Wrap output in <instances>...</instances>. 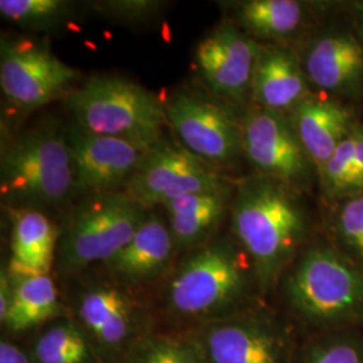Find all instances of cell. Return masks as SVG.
<instances>
[{
	"label": "cell",
	"instance_id": "1",
	"mask_svg": "<svg viewBox=\"0 0 363 363\" xmlns=\"http://www.w3.org/2000/svg\"><path fill=\"white\" fill-rule=\"evenodd\" d=\"M292 189L259 175L244 182L234 196V241L247 255L261 295L281 281L307 247L308 220Z\"/></svg>",
	"mask_w": 363,
	"mask_h": 363
},
{
	"label": "cell",
	"instance_id": "2",
	"mask_svg": "<svg viewBox=\"0 0 363 363\" xmlns=\"http://www.w3.org/2000/svg\"><path fill=\"white\" fill-rule=\"evenodd\" d=\"M280 283L308 335L363 330V269L331 242L306 247Z\"/></svg>",
	"mask_w": 363,
	"mask_h": 363
},
{
	"label": "cell",
	"instance_id": "3",
	"mask_svg": "<svg viewBox=\"0 0 363 363\" xmlns=\"http://www.w3.org/2000/svg\"><path fill=\"white\" fill-rule=\"evenodd\" d=\"M253 286L259 291L247 255L220 238L191 250L169 279L166 300L179 316L211 322L252 306Z\"/></svg>",
	"mask_w": 363,
	"mask_h": 363
},
{
	"label": "cell",
	"instance_id": "4",
	"mask_svg": "<svg viewBox=\"0 0 363 363\" xmlns=\"http://www.w3.org/2000/svg\"><path fill=\"white\" fill-rule=\"evenodd\" d=\"M0 194L13 210L55 208L74 195V171L66 130L46 120L1 154Z\"/></svg>",
	"mask_w": 363,
	"mask_h": 363
},
{
	"label": "cell",
	"instance_id": "5",
	"mask_svg": "<svg viewBox=\"0 0 363 363\" xmlns=\"http://www.w3.org/2000/svg\"><path fill=\"white\" fill-rule=\"evenodd\" d=\"M67 105L82 130L144 147L160 140L169 125L166 104L124 78H91L69 94Z\"/></svg>",
	"mask_w": 363,
	"mask_h": 363
},
{
	"label": "cell",
	"instance_id": "6",
	"mask_svg": "<svg viewBox=\"0 0 363 363\" xmlns=\"http://www.w3.org/2000/svg\"><path fill=\"white\" fill-rule=\"evenodd\" d=\"M148 208L125 191L89 196L70 216L57 259L67 272L113 259L148 217Z\"/></svg>",
	"mask_w": 363,
	"mask_h": 363
},
{
	"label": "cell",
	"instance_id": "7",
	"mask_svg": "<svg viewBox=\"0 0 363 363\" xmlns=\"http://www.w3.org/2000/svg\"><path fill=\"white\" fill-rule=\"evenodd\" d=\"M193 339L208 363H296L300 347L288 320L255 304L208 322Z\"/></svg>",
	"mask_w": 363,
	"mask_h": 363
},
{
	"label": "cell",
	"instance_id": "8",
	"mask_svg": "<svg viewBox=\"0 0 363 363\" xmlns=\"http://www.w3.org/2000/svg\"><path fill=\"white\" fill-rule=\"evenodd\" d=\"M166 111L177 142L213 169L232 164L242 152V117L216 94L177 91Z\"/></svg>",
	"mask_w": 363,
	"mask_h": 363
},
{
	"label": "cell",
	"instance_id": "9",
	"mask_svg": "<svg viewBox=\"0 0 363 363\" xmlns=\"http://www.w3.org/2000/svg\"><path fill=\"white\" fill-rule=\"evenodd\" d=\"M79 78L45 40L1 39L0 86L7 101L22 111H33L72 93Z\"/></svg>",
	"mask_w": 363,
	"mask_h": 363
},
{
	"label": "cell",
	"instance_id": "10",
	"mask_svg": "<svg viewBox=\"0 0 363 363\" xmlns=\"http://www.w3.org/2000/svg\"><path fill=\"white\" fill-rule=\"evenodd\" d=\"M228 184L218 169L178 142L162 138L147 150L124 191L150 210L184 195Z\"/></svg>",
	"mask_w": 363,
	"mask_h": 363
},
{
	"label": "cell",
	"instance_id": "11",
	"mask_svg": "<svg viewBox=\"0 0 363 363\" xmlns=\"http://www.w3.org/2000/svg\"><path fill=\"white\" fill-rule=\"evenodd\" d=\"M242 152L261 175L291 187L311 178V159L286 113L253 105L242 117Z\"/></svg>",
	"mask_w": 363,
	"mask_h": 363
},
{
	"label": "cell",
	"instance_id": "12",
	"mask_svg": "<svg viewBox=\"0 0 363 363\" xmlns=\"http://www.w3.org/2000/svg\"><path fill=\"white\" fill-rule=\"evenodd\" d=\"M74 171V194L82 196L124 191L150 147L94 135L74 121L66 128Z\"/></svg>",
	"mask_w": 363,
	"mask_h": 363
},
{
	"label": "cell",
	"instance_id": "13",
	"mask_svg": "<svg viewBox=\"0 0 363 363\" xmlns=\"http://www.w3.org/2000/svg\"><path fill=\"white\" fill-rule=\"evenodd\" d=\"M259 45L233 22H222L195 50L201 77L217 97L233 105L252 96Z\"/></svg>",
	"mask_w": 363,
	"mask_h": 363
},
{
	"label": "cell",
	"instance_id": "14",
	"mask_svg": "<svg viewBox=\"0 0 363 363\" xmlns=\"http://www.w3.org/2000/svg\"><path fill=\"white\" fill-rule=\"evenodd\" d=\"M78 325L89 335L96 349L125 351L140 339V311L121 286L103 283L88 286L76 304Z\"/></svg>",
	"mask_w": 363,
	"mask_h": 363
},
{
	"label": "cell",
	"instance_id": "15",
	"mask_svg": "<svg viewBox=\"0 0 363 363\" xmlns=\"http://www.w3.org/2000/svg\"><path fill=\"white\" fill-rule=\"evenodd\" d=\"M308 78L298 54L280 43L259 48L252 99L255 104L280 113H289L308 91Z\"/></svg>",
	"mask_w": 363,
	"mask_h": 363
},
{
	"label": "cell",
	"instance_id": "16",
	"mask_svg": "<svg viewBox=\"0 0 363 363\" xmlns=\"http://www.w3.org/2000/svg\"><path fill=\"white\" fill-rule=\"evenodd\" d=\"M288 117L318 172L355 130L350 109L312 94L298 103Z\"/></svg>",
	"mask_w": 363,
	"mask_h": 363
},
{
	"label": "cell",
	"instance_id": "17",
	"mask_svg": "<svg viewBox=\"0 0 363 363\" xmlns=\"http://www.w3.org/2000/svg\"><path fill=\"white\" fill-rule=\"evenodd\" d=\"M301 64L315 86L351 91L363 82V43L351 33L325 34L308 45Z\"/></svg>",
	"mask_w": 363,
	"mask_h": 363
},
{
	"label": "cell",
	"instance_id": "18",
	"mask_svg": "<svg viewBox=\"0 0 363 363\" xmlns=\"http://www.w3.org/2000/svg\"><path fill=\"white\" fill-rule=\"evenodd\" d=\"M175 250L169 222L150 213L130 242L105 265L120 283L140 284L164 272Z\"/></svg>",
	"mask_w": 363,
	"mask_h": 363
},
{
	"label": "cell",
	"instance_id": "19",
	"mask_svg": "<svg viewBox=\"0 0 363 363\" xmlns=\"http://www.w3.org/2000/svg\"><path fill=\"white\" fill-rule=\"evenodd\" d=\"M232 198L230 184L184 195L163 205L177 250H194L208 244L218 229Z\"/></svg>",
	"mask_w": 363,
	"mask_h": 363
},
{
	"label": "cell",
	"instance_id": "20",
	"mask_svg": "<svg viewBox=\"0 0 363 363\" xmlns=\"http://www.w3.org/2000/svg\"><path fill=\"white\" fill-rule=\"evenodd\" d=\"M58 232L40 210H15L11 256L7 272L13 280L49 274L57 256Z\"/></svg>",
	"mask_w": 363,
	"mask_h": 363
},
{
	"label": "cell",
	"instance_id": "21",
	"mask_svg": "<svg viewBox=\"0 0 363 363\" xmlns=\"http://www.w3.org/2000/svg\"><path fill=\"white\" fill-rule=\"evenodd\" d=\"M232 21L252 38L273 40L277 45L303 27L307 7L296 0H245L230 3Z\"/></svg>",
	"mask_w": 363,
	"mask_h": 363
},
{
	"label": "cell",
	"instance_id": "22",
	"mask_svg": "<svg viewBox=\"0 0 363 363\" xmlns=\"http://www.w3.org/2000/svg\"><path fill=\"white\" fill-rule=\"evenodd\" d=\"M13 301L3 325L25 333L62 315L58 291L50 274L13 280Z\"/></svg>",
	"mask_w": 363,
	"mask_h": 363
},
{
	"label": "cell",
	"instance_id": "23",
	"mask_svg": "<svg viewBox=\"0 0 363 363\" xmlns=\"http://www.w3.org/2000/svg\"><path fill=\"white\" fill-rule=\"evenodd\" d=\"M31 358L34 363H97V350L78 322L64 319L39 334Z\"/></svg>",
	"mask_w": 363,
	"mask_h": 363
},
{
	"label": "cell",
	"instance_id": "24",
	"mask_svg": "<svg viewBox=\"0 0 363 363\" xmlns=\"http://www.w3.org/2000/svg\"><path fill=\"white\" fill-rule=\"evenodd\" d=\"M76 6L65 0H1L0 15L16 26L52 31L74 18Z\"/></svg>",
	"mask_w": 363,
	"mask_h": 363
},
{
	"label": "cell",
	"instance_id": "25",
	"mask_svg": "<svg viewBox=\"0 0 363 363\" xmlns=\"http://www.w3.org/2000/svg\"><path fill=\"white\" fill-rule=\"evenodd\" d=\"M296 363H363V330L308 335Z\"/></svg>",
	"mask_w": 363,
	"mask_h": 363
},
{
	"label": "cell",
	"instance_id": "26",
	"mask_svg": "<svg viewBox=\"0 0 363 363\" xmlns=\"http://www.w3.org/2000/svg\"><path fill=\"white\" fill-rule=\"evenodd\" d=\"M125 363H208L193 337H142L125 355Z\"/></svg>",
	"mask_w": 363,
	"mask_h": 363
},
{
	"label": "cell",
	"instance_id": "27",
	"mask_svg": "<svg viewBox=\"0 0 363 363\" xmlns=\"http://www.w3.org/2000/svg\"><path fill=\"white\" fill-rule=\"evenodd\" d=\"M333 237L331 244L363 269V194L350 196L339 208Z\"/></svg>",
	"mask_w": 363,
	"mask_h": 363
},
{
	"label": "cell",
	"instance_id": "28",
	"mask_svg": "<svg viewBox=\"0 0 363 363\" xmlns=\"http://www.w3.org/2000/svg\"><path fill=\"white\" fill-rule=\"evenodd\" d=\"M357 148V127L350 136L339 144L335 152L328 159L319 172L322 186L328 196H345L347 182L350 179Z\"/></svg>",
	"mask_w": 363,
	"mask_h": 363
},
{
	"label": "cell",
	"instance_id": "29",
	"mask_svg": "<svg viewBox=\"0 0 363 363\" xmlns=\"http://www.w3.org/2000/svg\"><path fill=\"white\" fill-rule=\"evenodd\" d=\"M166 3L155 0H111L91 3L104 16L124 23H140L145 22L160 13Z\"/></svg>",
	"mask_w": 363,
	"mask_h": 363
},
{
	"label": "cell",
	"instance_id": "30",
	"mask_svg": "<svg viewBox=\"0 0 363 363\" xmlns=\"http://www.w3.org/2000/svg\"><path fill=\"white\" fill-rule=\"evenodd\" d=\"M363 194V127H357V148L355 160L351 172L350 179L347 182L345 196L350 198L355 195Z\"/></svg>",
	"mask_w": 363,
	"mask_h": 363
},
{
	"label": "cell",
	"instance_id": "31",
	"mask_svg": "<svg viewBox=\"0 0 363 363\" xmlns=\"http://www.w3.org/2000/svg\"><path fill=\"white\" fill-rule=\"evenodd\" d=\"M13 281L7 272V269H1L0 273V322L6 320V316L10 310L13 301Z\"/></svg>",
	"mask_w": 363,
	"mask_h": 363
},
{
	"label": "cell",
	"instance_id": "32",
	"mask_svg": "<svg viewBox=\"0 0 363 363\" xmlns=\"http://www.w3.org/2000/svg\"><path fill=\"white\" fill-rule=\"evenodd\" d=\"M0 363H34L33 358L27 355L18 345H13L7 339L0 342Z\"/></svg>",
	"mask_w": 363,
	"mask_h": 363
}]
</instances>
